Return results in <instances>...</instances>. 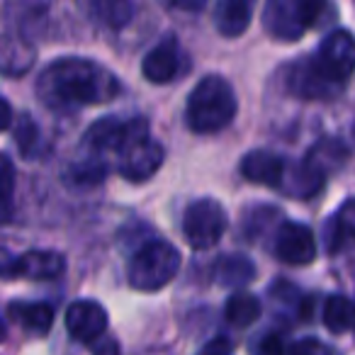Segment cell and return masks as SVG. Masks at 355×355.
<instances>
[{"label":"cell","mask_w":355,"mask_h":355,"mask_svg":"<svg viewBox=\"0 0 355 355\" xmlns=\"http://www.w3.org/2000/svg\"><path fill=\"white\" fill-rule=\"evenodd\" d=\"M119 80L90 59H56L40 73L37 95L51 110H76L117 98Z\"/></svg>","instance_id":"1"},{"label":"cell","mask_w":355,"mask_h":355,"mask_svg":"<svg viewBox=\"0 0 355 355\" xmlns=\"http://www.w3.org/2000/svg\"><path fill=\"white\" fill-rule=\"evenodd\" d=\"M239 100L232 83L222 76H205L185 105V122L195 134H214L234 122Z\"/></svg>","instance_id":"2"},{"label":"cell","mask_w":355,"mask_h":355,"mask_svg":"<svg viewBox=\"0 0 355 355\" xmlns=\"http://www.w3.org/2000/svg\"><path fill=\"white\" fill-rule=\"evenodd\" d=\"M331 0H268L263 8V27L272 40L297 42L314 27L324 25Z\"/></svg>","instance_id":"3"},{"label":"cell","mask_w":355,"mask_h":355,"mask_svg":"<svg viewBox=\"0 0 355 355\" xmlns=\"http://www.w3.org/2000/svg\"><path fill=\"white\" fill-rule=\"evenodd\" d=\"M180 263H183V256L171 241L151 239L132 256L127 280L139 292H156L178 275Z\"/></svg>","instance_id":"4"},{"label":"cell","mask_w":355,"mask_h":355,"mask_svg":"<svg viewBox=\"0 0 355 355\" xmlns=\"http://www.w3.org/2000/svg\"><path fill=\"white\" fill-rule=\"evenodd\" d=\"M227 227H229L227 209L212 198L195 200L193 205H188V209L183 214L185 241L195 251H207V248L217 246L222 241Z\"/></svg>","instance_id":"5"},{"label":"cell","mask_w":355,"mask_h":355,"mask_svg":"<svg viewBox=\"0 0 355 355\" xmlns=\"http://www.w3.org/2000/svg\"><path fill=\"white\" fill-rule=\"evenodd\" d=\"M148 137V122L144 117H134V119H122L117 117H103L98 122H93L85 132V146L93 148L98 153L105 151H119L129 148L132 144L141 141Z\"/></svg>","instance_id":"6"},{"label":"cell","mask_w":355,"mask_h":355,"mask_svg":"<svg viewBox=\"0 0 355 355\" xmlns=\"http://www.w3.org/2000/svg\"><path fill=\"white\" fill-rule=\"evenodd\" d=\"M311 64L316 66L326 80L336 85H343L350 78L355 66V42L348 30H336L321 42L319 51L311 56Z\"/></svg>","instance_id":"7"},{"label":"cell","mask_w":355,"mask_h":355,"mask_svg":"<svg viewBox=\"0 0 355 355\" xmlns=\"http://www.w3.org/2000/svg\"><path fill=\"white\" fill-rule=\"evenodd\" d=\"M275 256L287 266H306L316 258V236L306 224L282 222L275 234Z\"/></svg>","instance_id":"8"},{"label":"cell","mask_w":355,"mask_h":355,"mask_svg":"<svg viewBox=\"0 0 355 355\" xmlns=\"http://www.w3.org/2000/svg\"><path fill=\"white\" fill-rule=\"evenodd\" d=\"M163 158H166V148L156 139L146 137L141 141L132 144L129 148H124L119 173H122V178H127L129 183H146L148 178L163 166Z\"/></svg>","instance_id":"9"},{"label":"cell","mask_w":355,"mask_h":355,"mask_svg":"<svg viewBox=\"0 0 355 355\" xmlns=\"http://www.w3.org/2000/svg\"><path fill=\"white\" fill-rule=\"evenodd\" d=\"M66 329H69L71 338L90 343L107 329V311L93 300H78L66 309Z\"/></svg>","instance_id":"10"},{"label":"cell","mask_w":355,"mask_h":355,"mask_svg":"<svg viewBox=\"0 0 355 355\" xmlns=\"http://www.w3.org/2000/svg\"><path fill=\"white\" fill-rule=\"evenodd\" d=\"M287 88H290V93H295L297 98L324 100V98H334L343 85H336V83H331V80H326L324 76L316 71V66L311 64V59H302L290 69Z\"/></svg>","instance_id":"11"},{"label":"cell","mask_w":355,"mask_h":355,"mask_svg":"<svg viewBox=\"0 0 355 355\" xmlns=\"http://www.w3.org/2000/svg\"><path fill=\"white\" fill-rule=\"evenodd\" d=\"M180 71V49H178L175 40L166 37L161 44H156L141 61V73L148 83L163 85L171 83Z\"/></svg>","instance_id":"12"},{"label":"cell","mask_w":355,"mask_h":355,"mask_svg":"<svg viewBox=\"0 0 355 355\" xmlns=\"http://www.w3.org/2000/svg\"><path fill=\"white\" fill-rule=\"evenodd\" d=\"M37 46L22 35H0V73L20 78L35 66Z\"/></svg>","instance_id":"13"},{"label":"cell","mask_w":355,"mask_h":355,"mask_svg":"<svg viewBox=\"0 0 355 355\" xmlns=\"http://www.w3.org/2000/svg\"><path fill=\"white\" fill-rule=\"evenodd\" d=\"M285 158L266 148L248 151L241 161V175L248 183L266 185V188H280L282 173H285Z\"/></svg>","instance_id":"14"},{"label":"cell","mask_w":355,"mask_h":355,"mask_svg":"<svg viewBox=\"0 0 355 355\" xmlns=\"http://www.w3.org/2000/svg\"><path fill=\"white\" fill-rule=\"evenodd\" d=\"M256 10V0H219L214 8V27L222 37L234 40L248 30Z\"/></svg>","instance_id":"15"},{"label":"cell","mask_w":355,"mask_h":355,"mask_svg":"<svg viewBox=\"0 0 355 355\" xmlns=\"http://www.w3.org/2000/svg\"><path fill=\"white\" fill-rule=\"evenodd\" d=\"M66 270V258L59 251H27L17 256L15 277L27 280H54Z\"/></svg>","instance_id":"16"},{"label":"cell","mask_w":355,"mask_h":355,"mask_svg":"<svg viewBox=\"0 0 355 355\" xmlns=\"http://www.w3.org/2000/svg\"><path fill=\"white\" fill-rule=\"evenodd\" d=\"M321 185H324V175L311 166H306V163H300V166L285 163V173H282L280 183V190L285 195H290L295 200H306L319 193Z\"/></svg>","instance_id":"17"},{"label":"cell","mask_w":355,"mask_h":355,"mask_svg":"<svg viewBox=\"0 0 355 355\" xmlns=\"http://www.w3.org/2000/svg\"><path fill=\"white\" fill-rule=\"evenodd\" d=\"M214 277L222 287H232V290H241L248 282L256 280V266L248 256L243 253H227L214 263Z\"/></svg>","instance_id":"18"},{"label":"cell","mask_w":355,"mask_h":355,"mask_svg":"<svg viewBox=\"0 0 355 355\" xmlns=\"http://www.w3.org/2000/svg\"><path fill=\"white\" fill-rule=\"evenodd\" d=\"M8 314L27 331L46 334L54 324V306L46 302H12L8 306Z\"/></svg>","instance_id":"19"},{"label":"cell","mask_w":355,"mask_h":355,"mask_svg":"<svg viewBox=\"0 0 355 355\" xmlns=\"http://www.w3.org/2000/svg\"><path fill=\"white\" fill-rule=\"evenodd\" d=\"M355 202L353 200H345L343 207L336 214H331L329 222L324 227V246L329 253H338L345 243L350 241L355 229V212H353Z\"/></svg>","instance_id":"20"},{"label":"cell","mask_w":355,"mask_h":355,"mask_svg":"<svg viewBox=\"0 0 355 355\" xmlns=\"http://www.w3.org/2000/svg\"><path fill=\"white\" fill-rule=\"evenodd\" d=\"M224 314H227V321L232 326H236V329H248V326H253L261 319V302H258V297H253L251 292L236 290L227 300Z\"/></svg>","instance_id":"21"},{"label":"cell","mask_w":355,"mask_h":355,"mask_svg":"<svg viewBox=\"0 0 355 355\" xmlns=\"http://www.w3.org/2000/svg\"><path fill=\"white\" fill-rule=\"evenodd\" d=\"M345 158H348V148L340 141H336V139H326V141H319L306 153L304 163L314 168V171H319L321 175H326V173L343 166Z\"/></svg>","instance_id":"22"},{"label":"cell","mask_w":355,"mask_h":355,"mask_svg":"<svg viewBox=\"0 0 355 355\" xmlns=\"http://www.w3.org/2000/svg\"><path fill=\"white\" fill-rule=\"evenodd\" d=\"M324 326L331 334H345L353 326V302L345 295H331L324 304Z\"/></svg>","instance_id":"23"},{"label":"cell","mask_w":355,"mask_h":355,"mask_svg":"<svg viewBox=\"0 0 355 355\" xmlns=\"http://www.w3.org/2000/svg\"><path fill=\"white\" fill-rule=\"evenodd\" d=\"M15 207V163L0 153V222H8Z\"/></svg>","instance_id":"24"},{"label":"cell","mask_w":355,"mask_h":355,"mask_svg":"<svg viewBox=\"0 0 355 355\" xmlns=\"http://www.w3.org/2000/svg\"><path fill=\"white\" fill-rule=\"evenodd\" d=\"M95 8H98L100 20H103L105 25L114 27V30L127 25L134 15V8L129 0H98Z\"/></svg>","instance_id":"25"},{"label":"cell","mask_w":355,"mask_h":355,"mask_svg":"<svg viewBox=\"0 0 355 355\" xmlns=\"http://www.w3.org/2000/svg\"><path fill=\"white\" fill-rule=\"evenodd\" d=\"M15 144L17 148L22 151V156L32 158L40 146V127L35 124V119L30 114H22L17 119V127H15Z\"/></svg>","instance_id":"26"},{"label":"cell","mask_w":355,"mask_h":355,"mask_svg":"<svg viewBox=\"0 0 355 355\" xmlns=\"http://www.w3.org/2000/svg\"><path fill=\"white\" fill-rule=\"evenodd\" d=\"M105 173H107V168H105L98 158H88V161L78 163V166L73 168V173H71V180H73L76 185H80V188H88V185L103 183Z\"/></svg>","instance_id":"27"},{"label":"cell","mask_w":355,"mask_h":355,"mask_svg":"<svg viewBox=\"0 0 355 355\" xmlns=\"http://www.w3.org/2000/svg\"><path fill=\"white\" fill-rule=\"evenodd\" d=\"M285 355H331V348L319 338H302L285 350Z\"/></svg>","instance_id":"28"},{"label":"cell","mask_w":355,"mask_h":355,"mask_svg":"<svg viewBox=\"0 0 355 355\" xmlns=\"http://www.w3.org/2000/svg\"><path fill=\"white\" fill-rule=\"evenodd\" d=\"M285 340H282L280 334H275V331H270V334H266L261 340L256 343V348H253V355H285Z\"/></svg>","instance_id":"29"},{"label":"cell","mask_w":355,"mask_h":355,"mask_svg":"<svg viewBox=\"0 0 355 355\" xmlns=\"http://www.w3.org/2000/svg\"><path fill=\"white\" fill-rule=\"evenodd\" d=\"M90 353L93 355H122L119 353V343L112 336H98L95 340H90Z\"/></svg>","instance_id":"30"},{"label":"cell","mask_w":355,"mask_h":355,"mask_svg":"<svg viewBox=\"0 0 355 355\" xmlns=\"http://www.w3.org/2000/svg\"><path fill=\"white\" fill-rule=\"evenodd\" d=\"M163 6L171 8V10H178V12H202L205 6H207V0H161Z\"/></svg>","instance_id":"31"},{"label":"cell","mask_w":355,"mask_h":355,"mask_svg":"<svg viewBox=\"0 0 355 355\" xmlns=\"http://www.w3.org/2000/svg\"><path fill=\"white\" fill-rule=\"evenodd\" d=\"M200 355H232V343L227 338H212L202 345Z\"/></svg>","instance_id":"32"},{"label":"cell","mask_w":355,"mask_h":355,"mask_svg":"<svg viewBox=\"0 0 355 355\" xmlns=\"http://www.w3.org/2000/svg\"><path fill=\"white\" fill-rule=\"evenodd\" d=\"M17 256H12L8 248H0V277H15Z\"/></svg>","instance_id":"33"},{"label":"cell","mask_w":355,"mask_h":355,"mask_svg":"<svg viewBox=\"0 0 355 355\" xmlns=\"http://www.w3.org/2000/svg\"><path fill=\"white\" fill-rule=\"evenodd\" d=\"M12 122V107L6 98H0V132H6Z\"/></svg>","instance_id":"34"},{"label":"cell","mask_w":355,"mask_h":355,"mask_svg":"<svg viewBox=\"0 0 355 355\" xmlns=\"http://www.w3.org/2000/svg\"><path fill=\"white\" fill-rule=\"evenodd\" d=\"M6 321H3V316H0V343H3V340H6Z\"/></svg>","instance_id":"35"}]
</instances>
